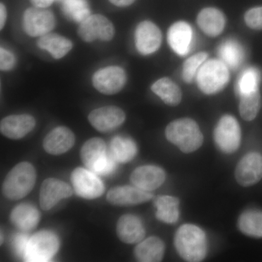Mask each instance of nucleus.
<instances>
[{"mask_svg":"<svg viewBox=\"0 0 262 262\" xmlns=\"http://www.w3.org/2000/svg\"><path fill=\"white\" fill-rule=\"evenodd\" d=\"M174 245L179 256L185 261L199 262L206 258V233L198 226L187 224L179 227L174 237Z\"/></svg>","mask_w":262,"mask_h":262,"instance_id":"1","label":"nucleus"},{"mask_svg":"<svg viewBox=\"0 0 262 262\" xmlns=\"http://www.w3.org/2000/svg\"><path fill=\"white\" fill-rule=\"evenodd\" d=\"M165 136L187 154L194 152L203 145V134L199 125L192 119H178L170 122L165 129Z\"/></svg>","mask_w":262,"mask_h":262,"instance_id":"2","label":"nucleus"},{"mask_svg":"<svg viewBox=\"0 0 262 262\" xmlns=\"http://www.w3.org/2000/svg\"><path fill=\"white\" fill-rule=\"evenodd\" d=\"M37 173L32 164L21 162L15 165L5 177L3 193L10 201L23 199L32 192Z\"/></svg>","mask_w":262,"mask_h":262,"instance_id":"3","label":"nucleus"},{"mask_svg":"<svg viewBox=\"0 0 262 262\" xmlns=\"http://www.w3.org/2000/svg\"><path fill=\"white\" fill-rule=\"evenodd\" d=\"M80 158L91 171L98 176H107L113 173L116 160L106 151V144L100 138H92L81 148Z\"/></svg>","mask_w":262,"mask_h":262,"instance_id":"4","label":"nucleus"},{"mask_svg":"<svg viewBox=\"0 0 262 262\" xmlns=\"http://www.w3.org/2000/svg\"><path fill=\"white\" fill-rule=\"evenodd\" d=\"M228 67L222 60L211 59L201 66L196 74V82L202 92L215 94L228 82Z\"/></svg>","mask_w":262,"mask_h":262,"instance_id":"5","label":"nucleus"},{"mask_svg":"<svg viewBox=\"0 0 262 262\" xmlns=\"http://www.w3.org/2000/svg\"><path fill=\"white\" fill-rule=\"evenodd\" d=\"M59 241L56 234L49 231H40L29 239L24 261H51L59 248Z\"/></svg>","mask_w":262,"mask_h":262,"instance_id":"6","label":"nucleus"},{"mask_svg":"<svg viewBox=\"0 0 262 262\" xmlns=\"http://www.w3.org/2000/svg\"><path fill=\"white\" fill-rule=\"evenodd\" d=\"M214 141L219 149L231 154L238 149L241 141V130L238 122L231 115L220 119L214 130Z\"/></svg>","mask_w":262,"mask_h":262,"instance_id":"7","label":"nucleus"},{"mask_svg":"<svg viewBox=\"0 0 262 262\" xmlns=\"http://www.w3.org/2000/svg\"><path fill=\"white\" fill-rule=\"evenodd\" d=\"M115 27L111 21L102 15H89L81 21L78 28L79 37L85 42L96 39L108 42L115 36Z\"/></svg>","mask_w":262,"mask_h":262,"instance_id":"8","label":"nucleus"},{"mask_svg":"<svg viewBox=\"0 0 262 262\" xmlns=\"http://www.w3.org/2000/svg\"><path fill=\"white\" fill-rule=\"evenodd\" d=\"M71 181L75 194L84 199H96L105 191L102 181L89 169L75 168L71 175Z\"/></svg>","mask_w":262,"mask_h":262,"instance_id":"9","label":"nucleus"},{"mask_svg":"<svg viewBox=\"0 0 262 262\" xmlns=\"http://www.w3.org/2000/svg\"><path fill=\"white\" fill-rule=\"evenodd\" d=\"M56 20L54 15L45 8H28L24 15V31L30 37H41L48 34L56 27Z\"/></svg>","mask_w":262,"mask_h":262,"instance_id":"10","label":"nucleus"},{"mask_svg":"<svg viewBox=\"0 0 262 262\" xmlns=\"http://www.w3.org/2000/svg\"><path fill=\"white\" fill-rule=\"evenodd\" d=\"M127 76L121 67L110 66L95 72L92 82L98 92L114 95L120 92L126 84Z\"/></svg>","mask_w":262,"mask_h":262,"instance_id":"11","label":"nucleus"},{"mask_svg":"<svg viewBox=\"0 0 262 262\" xmlns=\"http://www.w3.org/2000/svg\"><path fill=\"white\" fill-rule=\"evenodd\" d=\"M234 176L236 181L243 187L257 184L262 179V155L258 152L245 155L237 164Z\"/></svg>","mask_w":262,"mask_h":262,"instance_id":"12","label":"nucleus"},{"mask_svg":"<svg viewBox=\"0 0 262 262\" xmlns=\"http://www.w3.org/2000/svg\"><path fill=\"white\" fill-rule=\"evenodd\" d=\"M125 114L122 108L106 106L93 110L89 115L90 123L101 133H108L117 129L125 122Z\"/></svg>","mask_w":262,"mask_h":262,"instance_id":"13","label":"nucleus"},{"mask_svg":"<svg viewBox=\"0 0 262 262\" xmlns=\"http://www.w3.org/2000/svg\"><path fill=\"white\" fill-rule=\"evenodd\" d=\"M73 194L67 183L58 179L48 178L43 182L39 192V205L44 211H49L58 202L70 198Z\"/></svg>","mask_w":262,"mask_h":262,"instance_id":"14","label":"nucleus"},{"mask_svg":"<svg viewBox=\"0 0 262 262\" xmlns=\"http://www.w3.org/2000/svg\"><path fill=\"white\" fill-rule=\"evenodd\" d=\"M135 41L136 48L141 54H152L161 46V32L152 22L144 20L136 27Z\"/></svg>","mask_w":262,"mask_h":262,"instance_id":"15","label":"nucleus"},{"mask_svg":"<svg viewBox=\"0 0 262 262\" xmlns=\"http://www.w3.org/2000/svg\"><path fill=\"white\" fill-rule=\"evenodd\" d=\"M106 198L113 206H135L149 201L152 199L153 194L135 186H122L110 189Z\"/></svg>","mask_w":262,"mask_h":262,"instance_id":"16","label":"nucleus"},{"mask_svg":"<svg viewBox=\"0 0 262 262\" xmlns=\"http://www.w3.org/2000/svg\"><path fill=\"white\" fill-rule=\"evenodd\" d=\"M165 178V171L160 167L143 165L134 170L130 176V182L135 187L151 192L163 185Z\"/></svg>","mask_w":262,"mask_h":262,"instance_id":"17","label":"nucleus"},{"mask_svg":"<svg viewBox=\"0 0 262 262\" xmlns=\"http://www.w3.org/2000/svg\"><path fill=\"white\" fill-rule=\"evenodd\" d=\"M36 125V120L32 115H10L0 122V130L5 137L10 139H20L29 134Z\"/></svg>","mask_w":262,"mask_h":262,"instance_id":"18","label":"nucleus"},{"mask_svg":"<svg viewBox=\"0 0 262 262\" xmlns=\"http://www.w3.org/2000/svg\"><path fill=\"white\" fill-rule=\"evenodd\" d=\"M75 142V134L70 128L58 126L45 137L43 148L48 154L60 155L70 151Z\"/></svg>","mask_w":262,"mask_h":262,"instance_id":"19","label":"nucleus"},{"mask_svg":"<svg viewBox=\"0 0 262 262\" xmlns=\"http://www.w3.org/2000/svg\"><path fill=\"white\" fill-rule=\"evenodd\" d=\"M146 232L140 219L132 214L122 215L117 224V234L122 242L127 244L140 243Z\"/></svg>","mask_w":262,"mask_h":262,"instance_id":"20","label":"nucleus"},{"mask_svg":"<svg viewBox=\"0 0 262 262\" xmlns=\"http://www.w3.org/2000/svg\"><path fill=\"white\" fill-rule=\"evenodd\" d=\"M192 27L186 22H177L169 29V45L172 50L179 56H184L189 53L192 46Z\"/></svg>","mask_w":262,"mask_h":262,"instance_id":"21","label":"nucleus"},{"mask_svg":"<svg viewBox=\"0 0 262 262\" xmlns=\"http://www.w3.org/2000/svg\"><path fill=\"white\" fill-rule=\"evenodd\" d=\"M10 221L15 227L23 232H30L37 227L40 215L35 207L22 203L13 208L10 215Z\"/></svg>","mask_w":262,"mask_h":262,"instance_id":"22","label":"nucleus"},{"mask_svg":"<svg viewBox=\"0 0 262 262\" xmlns=\"http://www.w3.org/2000/svg\"><path fill=\"white\" fill-rule=\"evenodd\" d=\"M198 26L210 37H217L223 32L226 20L223 13L213 8H207L200 12L196 19Z\"/></svg>","mask_w":262,"mask_h":262,"instance_id":"23","label":"nucleus"},{"mask_svg":"<svg viewBox=\"0 0 262 262\" xmlns=\"http://www.w3.org/2000/svg\"><path fill=\"white\" fill-rule=\"evenodd\" d=\"M37 46L48 52L55 59H60L70 53L73 47L72 41L55 33H48L39 37Z\"/></svg>","mask_w":262,"mask_h":262,"instance_id":"24","label":"nucleus"},{"mask_svg":"<svg viewBox=\"0 0 262 262\" xmlns=\"http://www.w3.org/2000/svg\"><path fill=\"white\" fill-rule=\"evenodd\" d=\"M165 250L163 241L159 237L152 236L139 243L134 255L138 261L158 262L163 259Z\"/></svg>","mask_w":262,"mask_h":262,"instance_id":"25","label":"nucleus"},{"mask_svg":"<svg viewBox=\"0 0 262 262\" xmlns=\"http://www.w3.org/2000/svg\"><path fill=\"white\" fill-rule=\"evenodd\" d=\"M179 200L176 196H158L155 201L157 219L169 225L177 223L179 218Z\"/></svg>","mask_w":262,"mask_h":262,"instance_id":"26","label":"nucleus"},{"mask_svg":"<svg viewBox=\"0 0 262 262\" xmlns=\"http://www.w3.org/2000/svg\"><path fill=\"white\" fill-rule=\"evenodd\" d=\"M237 227L245 235L253 238H262V211L246 210L239 215Z\"/></svg>","mask_w":262,"mask_h":262,"instance_id":"27","label":"nucleus"},{"mask_svg":"<svg viewBox=\"0 0 262 262\" xmlns=\"http://www.w3.org/2000/svg\"><path fill=\"white\" fill-rule=\"evenodd\" d=\"M151 90L169 106H177L182 101V91L179 86L168 77L156 81L151 85Z\"/></svg>","mask_w":262,"mask_h":262,"instance_id":"28","label":"nucleus"},{"mask_svg":"<svg viewBox=\"0 0 262 262\" xmlns=\"http://www.w3.org/2000/svg\"><path fill=\"white\" fill-rule=\"evenodd\" d=\"M110 152L117 162L126 163L135 158L137 146L128 138L117 136L111 141Z\"/></svg>","mask_w":262,"mask_h":262,"instance_id":"29","label":"nucleus"},{"mask_svg":"<svg viewBox=\"0 0 262 262\" xmlns=\"http://www.w3.org/2000/svg\"><path fill=\"white\" fill-rule=\"evenodd\" d=\"M219 53L222 61L229 68L235 70L244 58V52L239 43L229 39L221 45Z\"/></svg>","mask_w":262,"mask_h":262,"instance_id":"30","label":"nucleus"},{"mask_svg":"<svg viewBox=\"0 0 262 262\" xmlns=\"http://www.w3.org/2000/svg\"><path fill=\"white\" fill-rule=\"evenodd\" d=\"M261 107V96L259 91H253L241 96L239 105V114L244 120L251 121L257 116Z\"/></svg>","mask_w":262,"mask_h":262,"instance_id":"31","label":"nucleus"},{"mask_svg":"<svg viewBox=\"0 0 262 262\" xmlns=\"http://www.w3.org/2000/svg\"><path fill=\"white\" fill-rule=\"evenodd\" d=\"M259 72L256 69L249 68L243 72L237 84V92L239 96L257 91Z\"/></svg>","mask_w":262,"mask_h":262,"instance_id":"32","label":"nucleus"},{"mask_svg":"<svg viewBox=\"0 0 262 262\" xmlns=\"http://www.w3.org/2000/svg\"><path fill=\"white\" fill-rule=\"evenodd\" d=\"M207 58H208L207 53L201 52L189 57L187 61L184 62L182 75L183 78L186 82L191 83L192 82L201 66L206 61Z\"/></svg>","mask_w":262,"mask_h":262,"instance_id":"33","label":"nucleus"},{"mask_svg":"<svg viewBox=\"0 0 262 262\" xmlns=\"http://www.w3.org/2000/svg\"><path fill=\"white\" fill-rule=\"evenodd\" d=\"M64 10L71 16L81 21L89 16V10L84 0H66Z\"/></svg>","mask_w":262,"mask_h":262,"instance_id":"34","label":"nucleus"},{"mask_svg":"<svg viewBox=\"0 0 262 262\" xmlns=\"http://www.w3.org/2000/svg\"><path fill=\"white\" fill-rule=\"evenodd\" d=\"M245 21L249 28L255 30L262 29V7L253 8L245 14Z\"/></svg>","mask_w":262,"mask_h":262,"instance_id":"35","label":"nucleus"},{"mask_svg":"<svg viewBox=\"0 0 262 262\" xmlns=\"http://www.w3.org/2000/svg\"><path fill=\"white\" fill-rule=\"evenodd\" d=\"M15 58L13 53L4 48L0 49V69L2 71H10L14 67Z\"/></svg>","mask_w":262,"mask_h":262,"instance_id":"36","label":"nucleus"},{"mask_svg":"<svg viewBox=\"0 0 262 262\" xmlns=\"http://www.w3.org/2000/svg\"><path fill=\"white\" fill-rule=\"evenodd\" d=\"M28 242L29 239L25 234H17L13 239V248H14L15 253L18 256L24 257Z\"/></svg>","mask_w":262,"mask_h":262,"instance_id":"37","label":"nucleus"},{"mask_svg":"<svg viewBox=\"0 0 262 262\" xmlns=\"http://www.w3.org/2000/svg\"><path fill=\"white\" fill-rule=\"evenodd\" d=\"M31 3L37 8H46L52 5L54 0H30Z\"/></svg>","mask_w":262,"mask_h":262,"instance_id":"38","label":"nucleus"},{"mask_svg":"<svg viewBox=\"0 0 262 262\" xmlns=\"http://www.w3.org/2000/svg\"><path fill=\"white\" fill-rule=\"evenodd\" d=\"M7 10L3 3L0 5V29H3L5 27V22L7 20Z\"/></svg>","mask_w":262,"mask_h":262,"instance_id":"39","label":"nucleus"},{"mask_svg":"<svg viewBox=\"0 0 262 262\" xmlns=\"http://www.w3.org/2000/svg\"><path fill=\"white\" fill-rule=\"evenodd\" d=\"M108 1L117 7H127L132 5L135 0H108Z\"/></svg>","mask_w":262,"mask_h":262,"instance_id":"40","label":"nucleus"},{"mask_svg":"<svg viewBox=\"0 0 262 262\" xmlns=\"http://www.w3.org/2000/svg\"><path fill=\"white\" fill-rule=\"evenodd\" d=\"M3 232H1V244H3Z\"/></svg>","mask_w":262,"mask_h":262,"instance_id":"41","label":"nucleus"}]
</instances>
